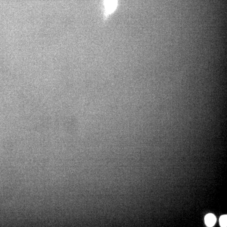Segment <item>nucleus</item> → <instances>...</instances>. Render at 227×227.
<instances>
[{
    "mask_svg": "<svg viewBox=\"0 0 227 227\" xmlns=\"http://www.w3.org/2000/svg\"><path fill=\"white\" fill-rule=\"evenodd\" d=\"M105 5L109 13L112 12L117 6V0H105Z\"/></svg>",
    "mask_w": 227,
    "mask_h": 227,
    "instance_id": "nucleus-1",
    "label": "nucleus"
},
{
    "mask_svg": "<svg viewBox=\"0 0 227 227\" xmlns=\"http://www.w3.org/2000/svg\"><path fill=\"white\" fill-rule=\"evenodd\" d=\"M216 221L215 216L212 214H209L205 217V224L208 227H212L215 225Z\"/></svg>",
    "mask_w": 227,
    "mask_h": 227,
    "instance_id": "nucleus-2",
    "label": "nucleus"
},
{
    "mask_svg": "<svg viewBox=\"0 0 227 227\" xmlns=\"http://www.w3.org/2000/svg\"><path fill=\"white\" fill-rule=\"evenodd\" d=\"M227 219L226 215L221 216L219 220L221 226L227 227Z\"/></svg>",
    "mask_w": 227,
    "mask_h": 227,
    "instance_id": "nucleus-3",
    "label": "nucleus"
}]
</instances>
